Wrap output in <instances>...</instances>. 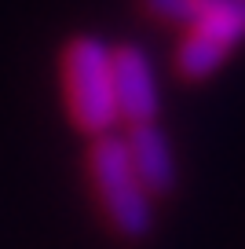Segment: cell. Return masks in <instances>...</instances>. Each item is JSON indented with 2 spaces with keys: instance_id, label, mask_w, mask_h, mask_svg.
Instances as JSON below:
<instances>
[{
  "instance_id": "cell-3",
  "label": "cell",
  "mask_w": 245,
  "mask_h": 249,
  "mask_svg": "<svg viewBox=\"0 0 245 249\" xmlns=\"http://www.w3.org/2000/svg\"><path fill=\"white\" fill-rule=\"evenodd\" d=\"M110 85H114L117 121L143 124V121H154V117H158V110H161L158 81H154L150 55L139 44L110 48Z\"/></svg>"
},
{
  "instance_id": "cell-2",
  "label": "cell",
  "mask_w": 245,
  "mask_h": 249,
  "mask_svg": "<svg viewBox=\"0 0 245 249\" xmlns=\"http://www.w3.org/2000/svg\"><path fill=\"white\" fill-rule=\"evenodd\" d=\"M62 85H66L70 121L85 136H106L117 124V103L110 85V48L99 37H73L62 52Z\"/></svg>"
},
{
  "instance_id": "cell-4",
  "label": "cell",
  "mask_w": 245,
  "mask_h": 249,
  "mask_svg": "<svg viewBox=\"0 0 245 249\" xmlns=\"http://www.w3.org/2000/svg\"><path fill=\"white\" fill-rule=\"evenodd\" d=\"M121 143H124L132 172H136V179L143 183L146 195L150 198L172 195V187H176V158H172L169 136L158 128V121L128 124Z\"/></svg>"
},
{
  "instance_id": "cell-7",
  "label": "cell",
  "mask_w": 245,
  "mask_h": 249,
  "mask_svg": "<svg viewBox=\"0 0 245 249\" xmlns=\"http://www.w3.org/2000/svg\"><path fill=\"white\" fill-rule=\"evenodd\" d=\"M212 11H220V15H227V18H234L238 26L245 30V0H205Z\"/></svg>"
},
{
  "instance_id": "cell-5",
  "label": "cell",
  "mask_w": 245,
  "mask_h": 249,
  "mask_svg": "<svg viewBox=\"0 0 245 249\" xmlns=\"http://www.w3.org/2000/svg\"><path fill=\"white\" fill-rule=\"evenodd\" d=\"M230 48H234L230 40L216 37V33H209V30H198V26L187 30L183 40H179V48H176V70H179V77H187V81L212 77L223 62H227Z\"/></svg>"
},
{
  "instance_id": "cell-6",
  "label": "cell",
  "mask_w": 245,
  "mask_h": 249,
  "mask_svg": "<svg viewBox=\"0 0 245 249\" xmlns=\"http://www.w3.org/2000/svg\"><path fill=\"white\" fill-rule=\"evenodd\" d=\"M139 4H143V11H150L154 18L183 26V30H191V26H198L201 18H205V4H201V0H139Z\"/></svg>"
},
{
  "instance_id": "cell-1",
  "label": "cell",
  "mask_w": 245,
  "mask_h": 249,
  "mask_svg": "<svg viewBox=\"0 0 245 249\" xmlns=\"http://www.w3.org/2000/svg\"><path fill=\"white\" fill-rule=\"evenodd\" d=\"M85 169L92 176L95 198H99L103 216L110 220V227L128 242L146 238L154 227V205H150V195L143 191V183L136 179V172H132L121 136H110V132L95 136V143L88 147Z\"/></svg>"
}]
</instances>
